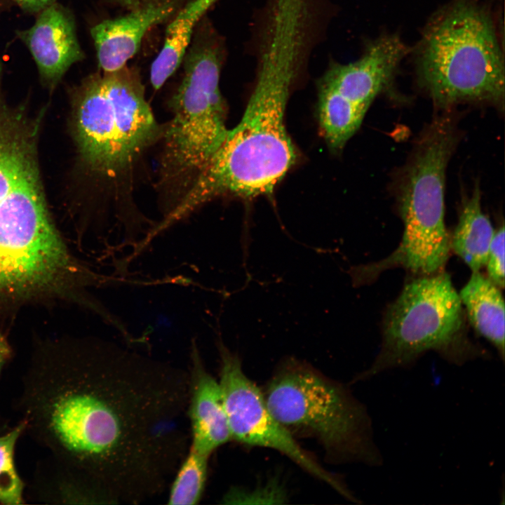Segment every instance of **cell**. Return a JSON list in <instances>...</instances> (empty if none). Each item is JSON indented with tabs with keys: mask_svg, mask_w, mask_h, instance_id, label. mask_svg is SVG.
I'll return each mask as SVG.
<instances>
[{
	"mask_svg": "<svg viewBox=\"0 0 505 505\" xmlns=\"http://www.w3.org/2000/svg\"><path fill=\"white\" fill-rule=\"evenodd\" d=\"M182 370L99 339L39 347L18 409L49 454L85 475L104 502L140 501L163 487L186 449Z\"/></svg>",
	"mask_w": 505,
	"mask_h": 505,
	"instance_id": "cell-1",
	"label": "cell"
},
{
	"mask_svg": "<svg viewBox=\"0 0 505 505\" xmlns=\"http://www.w3.org/2000/svg\"><path fill=\"white\" fill-rule=\"evenodd\" d=\"M298 48L267 41L256 83L240 122L166 217L173 225L217 197L253 198L272 193L297 160L285 123Z\"/></svg>",
	"mask_w": 505,
	"mask_h": 505,
	"instance_id": "cell-2",
	"label": "cell"
},
{
	"mask_svg": "<svg viewBox=\"0 0 505 505\" xmlns=\"http://www.w3.org/2000/svg\"><path fill=\"white\" fill-rule=\"evenodd\" d=\"M418 79L441 107L466 101L504 105V62L494 20L474 0H458L427 25L417 58Z\"/></svg>",
	"mask_w": 505,
	"mask_h": 505,
	"instance_id": "cell-3",
	"label": "cell"
},
{
	"mask_svg": "<svg viewBox=\"0 0 505 505\" xmlns=\"http://www.w3.org/2000/svg\"><path fill=\"white\" fill-rule=\"evenodd\" d=\"M417 140L399 188L402 240L388 257L363 267L368 278L395 267L431 275L448 259L444 193L446 168L457 142L454 124L448 116H438Z\"/></svg>",
	"mask_w": 505,
	"mask_h": 505,
	"instance_id": "cell-4",
	"label": "cell"
},
{
	"mask_svg": "<svg viewBox=\"0 0 505 505\" xmlns=\"http://www.w3.org/2000/svg\"><path fill=\"white\" fill-rule=\"evenodd\" d=\"M264 396L271 415L288 431L314 435L339 460L382 466L370 416L342 385L307 365L289 360Z\"/></svg>",
	"mask_w": 505,
	"mask_h": 505,
	"instance_id": "cell-5",
	"label": "cell"
},
{
	"mask_svg": "<svg viewBox=\"0 0 505 505\" xmlns=\"http://www.w3.org/2000/svg\"><path fill=\"white\" fill-rule=\"evenodd\" d=\"M74 128L83 161L111 175L129 167L160 134L140 76L126 66L84 80L76 95Z\"/></svg>",
	"mask_w": 505,
	"mask_h": 505,
	"instance_id": "cell-6",
	"label": "cell"
},
{
	"mask_svg": "<svg viewBox=\"0 0 505 505\" xmlns=\"http://www.w3.org/2000/svg\"><path fill=\"white\" fill-rule=\"evenodd\" d=\"M463 323L462 303L448 274L423 276L409 282L386 312L378 355L352 382L410 367L429 351L459 365L483 356L464 339Z\"/></svg>",
	"mask_w": 505,
	"mask_h": 505,
	"instance_id": "cell-7",
	"label": "cell"
},
{
	"mask_svg": "<svg viewBox=\"0 0 505 505\" xmlns=\"http://www.w3.org/2000/svg\"><path fill=\"white\" fill-rule=\"evenodd\" d=\"M222 50L201 39L184 57V76L171 100L165 133L163 180L187 191L225 139L227 105L220 90Z\"/></svg>",
	"mask_w": 505,
	"mask_h": 505,
	"instance_id": "cell-8",
	"label": "cell"
},
{
	"mask_svg": "<svg viewBox=\"0 0 505 505\" xmlns=\"http://www.w3.org/2000/svg\"><path fill=\"white\" fill-rule=\"evenodd\" d=\"M407 51L398 36L384 35L357 60L327 69L318 84V118L332 151H340L358 130L375 98L391 84Z\"/></svg>",
	"mask_w": 505,
	"mask_h": 505,
	"instance_id": "cell-9",
	"label": "cell"
},
{
	"mask_svg": "<svg viewBox=\"0 0 505 505\" xmlns=\"http://www.w3.org/2000/svg\"><path fill=\"white\" fill-rule=\"evenodd\" d=\"M217 343L221 358L219 383L231 438L280 452L343 496L351 499L353 495L349 490L314 460L297 443L290 431L274 417L264 396L243 371L238 356L230 352L220 339Z\"/></svg>",
	"mask_w": 505,
	"mask_h": 505,
	"instance_id": "cell-10",
	"label": "cell"
},
{
	"mask_svg": "<svg viewBox=\"0 0 505 505\" xmlns=\"http://www.w3.org/2000/svg\"><path fill=\"white\" fill-rule=\"evenodd\" d=\"M18 35L31 52L41 80L50 87L84 57L72 14L60 4L44 8L34 25Z\"/></svg>",
	"mask_w": 505,
	"mask_h": 505,
	"instance_id": "cell-11",
	"label": "cell"
},
{
	"mask_svg": "<svg viewBox=\"0 0 505 505\" xmlns=\"http://www.w3.org/2000/svg\"><path fill=\"white\" fill-rule=\"evenodd\" d=\"M177 0H149L121 17L105 20L90 31L104 72L124 66L138 50L146 33L176 11Z\"/></svg>",
	"mask_w": 505,
	"mask_h": 505,
	"instance_id": "cell-12",
	"label": "cell"
},
{
	"mask_svg": "<svg viewBox=\"0 0 505 505\" xmlns=\"http://www.w3.org/2000/svg\"><path fill=\"white\" fill-rule=\"evenodd\" d=\"M192 368L187 414L190 422L191 447L209 455L231 437L219 382L205 369L195 338L191 339Z\"/></svg>",
	"mask_w": 505,
	"mask_h": 505,
	"instance_id": "cell-13",
	"label": "cell"
},
{
	"mask_svg": "<svg viewBox=\"0 0 505 505\" xmlns=\"http://www.w3.org/2000/svg\"><path fill=\"white\" fill-rule=\"evenodd\" d=\"M1 76L0 64V200L22 180L38 170L36 128L22 113L6 105L1 95Z\"/></svg>",
	"mask_w": 505,
	"mask_h": 505,
	"instance_id": "cell-14",
	"label": "cell"
},
{
	"mask_svg": "<svg viewBox=\"0 0 505 505\" xmlns=\"http://www.w3.org/2000/svg\"><path fill=\"white\" fill-rule=\"evenodd\" d=\"M459 297L476 330L504 358V302L499 288L479 271L473 272Z\"/></svg>",
	"mask_w": 505,
	"mask_h": 505,
	"instance_id": "cell-15",
	"label": "cell"
},
{
	"mask_svg": "<svg viewBox=\"0 0 505 505\" xmlns=\"http://www.w3.org/2000/svg\"><path fill=\"white\" fill-rule=\"evenodd\" d=\"M218 1L192 0L168 25L163 47L151 66L150 81L155 90H159L178 68L196 24Z\"/></svg>",
	"mask_w": 505,
	"mask_h": 505,
	"instance_id": "cell-16",
	"label": "cell"
},
{
	"mask_svg": "<svg viewBox=\"0 0 505 505\" xmlns=\"http://www.w3.org/2000/svg\"><path fill=\"white\" fill-rule=\"evenodd\" d=\"M494 230L480 204V191L477 185L462 203L457 225L450 247L473 272L485 266Z\"/></svg>",
	"mask_w": 505,
	"mask_h": 505,
	"instance_id": "cell-17",
	"label": "cell"
},
{
	"mask_svg": "<svg viewBox=\"0 0 505 505\" xmlns=\"http://www.w3.org/2000/svg\"><path fill=\"white\" fill-rule=\"evenodd\" d=\"M208 456L190 447L170 487L168 504L193 505L201 499L208 473Z\"/></svg>",
	"mask_w": 505,
	"mask_h": 505,
	"instance_id": "cell-18",
	"label": "cell"
},
{
	"mask_svg": "<svg viewBox=\"0 0 505 505\" xmlns=\"http://www.w3.org/2000/svg\"><path fill=\"white\" fill-rule=\"evenodd\" d=\"M25 425L21 421L9 432L0 436V503L18 505L25 503V483L15 464V448Z\"/></svg>",
	"mask_w": 505,
	"mask_h": 505,
	"instance_id": "cell-19",
	"label": "cell"
},
{
	"mask_svg": "<svg viewBox=\"0 0 505 505\" xmlns=\"http://www.w3.org/2000/svg\"><path fill=\"white\" fill-rule=\"evenodd\" d=\"M504 226L496 231L490 245L486 264L489 278L499 288L504 287Z\"/></svg>",
	"mask_w": 505,
	"mask_h": 505,
	"instance_id": "cell-20",
	"label": "cell"
},
{
	"mask_svg": "<svg viewBox=\"0 0 505 505\" xmlns=\"http://www.w3.org/2000/svg\"><path fill=\"white\" fill-rule=\"evenodd\" d=\"M25 11L37 13L53 4L54 0H14Z\"/></svg>",
	"mask_w": 505,
	"mask_h": 505,
	"instance_id": "cell-21",
	"label": "cell"
},
{
	"mask_svg": "<svg viewBox=\"0 0 505 505\" xmlns=\"http://www.w3.org/2000/svg\"><path fill=\"white\" fill-rule=\"evenodd\" d=\"M11 349L6 339L0 334V373L10 358Z\"/></svg>",
	"mask_w": 505,
	"mask_h": 505,
	"instance_id": "cell-22",
	"label": "cell"
},
{
	"mask_svg": "<svg viewBox=\"0 0 505 505\" xmlns=\"http://www.w3.org/2000/svg\"><path fill=\"white\" fill-rule=\"evenodd\" d=\"M122 6L133 9L141 4V0H116Z\"/></svg>",
	"mask_w": 505,
	"mask_h": 505,
	"instance_id": "cell-23",
	"label": "cell"
}]
</instances>
